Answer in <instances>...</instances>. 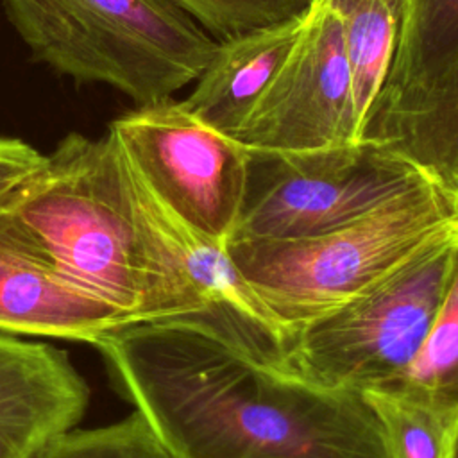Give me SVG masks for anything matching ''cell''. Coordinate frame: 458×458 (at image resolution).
<instances>
[{"label":"cell","instance_id":"obj_5","mask_svg":"<svg viewBox=\"0 0 458 458\" xmlns=\"http://www.w3.org/2000/svg\"><path fill=\"white\" fill-rule=\"evenodd\" d=\"M456 254L458 231L422 247L345 306L299 329L281 349L284 361L331 388L394 383L431 326Z\"/></svg>","mask_w":458,"mask_h":458},{"label":"cell","instance_id":"obj_7","mask_svg":"<svg viewBox=\"0 0 458 458\" xmlns=\"http://www.w3.org/2000/svg\"><path fill=\"white\" fill-rule=\"evenodd\" d=\"M107 132L168 213L216 245L231 240L247 190L249 148L172 97L136 106Z\"/></svg>","mask_w":458,"mask_h":458},{"label":"cell","instance_id":"obj_11","mask_svg":"<svg viewBox=\"0 0 458 458\" xmlns=\"http://www.w3.org/2000/svg\"><path fill=\"white\" fill-rule=\"evenodd\" d=\"M306 14L218 43L182 106L233 138L295 45Z\"/></svg>","mask_w":458,"mask_h":458},{"label":"cell","instance_id":"obj_13","mask_svg":"<svg viewBox=\"0 0 458 458\" xmlns=\"http://www.w3.org/2000/svg\"><path fill=\"white\" fill-rule=\"evenodd\" d=\"M456 61L458 0H406L394 61L374 106L428 88Z\"/></svg>","mask_w":458,"mask_h":458},{"label":"cell","instance_id":"obj_6","mask_svg":"<svg viewBox=\"0 0 458 458\" xmlns=\"http://www.w3.org/2000/svg\"><path fill=\"white\" fill-rule=\"evenodd\" d=\"M431 179L381 141L249 150L247 190L231 240H295L351 224Z\"/></svg>","mask_w":458,"mask_h":458},{"label":"cell","instance_id":"obj_8","mask_svg":"<svg viewBox=\"0 0 458 458\" xmlns=\"http://www.w3.org/2000/svg\"><path fill=\"white\" fill-rule=\"evenodd\" d=\"M233 138L265 152L361 141L342 23L326 2H311L295 45Z\"/></svg>","mask_w":458,"mask_h":458},{"label":"cell","instance_id":"obj_18","mask_svg":"<svg viewBox=\"0 0 458 458\" xmlns=\"http://www.w3.org/2000/svg\"><path fill=\"white\" fill-rule=\"evenodd\" d=\"M218 43L304 16L311 0H172Z\"/></svg>","mask_w":458,"mask_h":458},{"label":"cell","instance_id":"obj_17","mask_svg":"<svg viewBox=\"0 0 458 458\" xmlns=\"http://www.w3.org/2000/svg\"><path fill=\"white\" fill-rule=\"evenodd\" d=\"M36 458H175L140 411L91 429H70Z\"/></svg>","mask_w":458,"mask_h":458},{"label":"cell","instance_id":"obj_3","mask_svg":"<svg viewBox=\"0 0 458 458\" xmlns=\"http://www.w3.org/2000/svg\"><path fill=\"white\" fill-rule=\"evenodd\" d=\"M458 231V200L433 181L333 231L295 240H229L250 292L292 336Z\"/></svg>","mask_w":458,"mask_h":458},{"label":"cell","instance_id":"obj_12","mask_svg":"<svg viewBox=\"0 0 458 458\" xmlns=\"http://www.w3.org/2000/svg\"><path fill=\"white\" fill-rule=\"evenodd\" d=\"M365 138L404 156L458 200V61L428 88L374 106Z\"/></svg>","mask_w":458,"mask_h":458},{"label":"cell","instance_id":"obj_15","mask_svg":"<svg viewBox=\"0 0 458 458\" xmlns=\"http://www.w3.org/2000/svg\"><path fill=\"white\" fill-rule=\"evenodd\" d=\"M360 394L379 422L390 458H458V403L399 385Z\"/></svg>","mask_w":458,"mask_h":458},{"label":"cell","instance_id":"obj_19","mask_svg":"<svg viewBox=\"0 0 458 458\" xmlns=\"http://www.w3.org/2000/svg\"><path fill=\"white\" fill-rule=\"evenodd\" d=\"M45 154L18 138H0V199L41 168Z\"/></svg>","mask_w":458,"mask_h":458},{"label":"cell","instance_id":"obj_10","mask_svg":"<svg viewBox=\"0 0 458 458\" xmlns=\"http://www.w3.org/2000/svg\"><path fill=\"white\" fill-rule=\"evenodd\" d=\"M88 403V383L63 349L0 331V458H36Z\"/></svg>","mask_w":458,"mask_h":458},{"label":"cell","instance_id":"obj_16","mask_svg":"<svg viewBox=\"0 0 458 458\" xmlns=\"http://www.w3.org/2000/svg\"><path fill=\"white\" fill-rule=\"evenodd\" d=\"M388 385L458 403V254L444 299L415 358Z\"/></svg>","mask_w":458,"mask_h":458},{"label":"cell","instance_id":"obj_1","mask_svg":"<svg viewBox=\"0 0 458 458\" xmlns=\"http://www.w3.org/2000/svg\"><path fill=\"white\" fill-rule=\"evenodd\" d=\"M95 347L175 458H390L360 392L304 377L225 306L131 322Z\"/></svg>","mask_w":458,"mask_h":458},{"label":"cell","instance_id":"obj_4","mask_svg":"<svg viewBox=\"0 0 458 458\" xmlns=\"http://www.w3.org/2000/svg\"><path fill=\"white\" fill-rule=\"evenodd\" d=\"M32 55L75 82H100L136 106L195 82L218 41L172 0H4Z\"/></svg>","mask_w":458,"mask_h":458},{"label":"cell","instance_id":"obj_9","mask_svg":"<svg viewBox=\"0 0 458 458\" xmlns=\"http://www.w3.org/2000/svg\"><path fill=\"white\" fill-rule=\"evenodd\" d=\"M125 324V315L61 274L0 213V331L95 345Z\"/></svg>","mask_w":458,"mask_h":458},{"label":"cell","instance_id":"obj_2","mask_svg":"<svg viewBox=\"0 0 458 458\" xmlns=\"http://www.w3.org/2000/svg\"><path fill=\"white\" fill-rule=\"evenodd\" d=\"M0 213L75 284L131 322L225 306L283 345L286 333L216 245L168 213L114 138L70 132Z\"/></svg>","mask_w":458,"mask_h":458},{"label":"cell","instance_id":"obj_14","mask_svg":"<svg viewBox=\"0 0 458 458\" xmlns=\"http://www.w3.org/2000/svg\"><path fill=\"white\" fill-rule=\"evenodd\" d=\"M313 2V0H311ZM340 18L352 75V100L361 140L395 54L406 0H322Z\"/></svg>","mask_w":458,"mask_h":458}]
</instances>
